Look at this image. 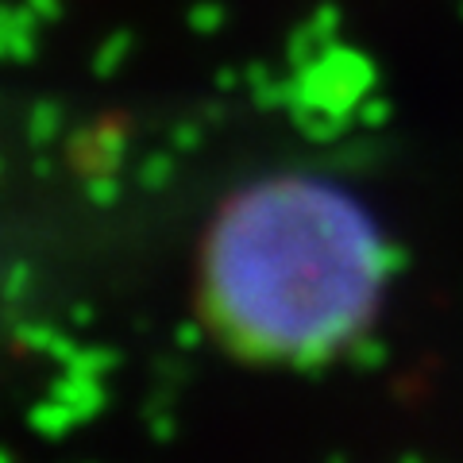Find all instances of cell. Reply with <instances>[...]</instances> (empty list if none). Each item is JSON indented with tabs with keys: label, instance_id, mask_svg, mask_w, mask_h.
I'll use <instances>...</instances> for the list:
<instances>
[{
	"label": "cell",
	"instance_id": "1",
	"mask_svg": "<svg viewBox=\"0 0 463 463\" xmlns=\"http://www.w3.org/2000/svg\"><path fill=\"white\" fill-rule=\"evenodd\" d=\"M386 282L374 221L336 182L279 174L232 194L201 248V313L255 364H317L367 328Z\"/></svg>",
	"mask_w": 463,
	"mask_h": 463
}]
</instances>
